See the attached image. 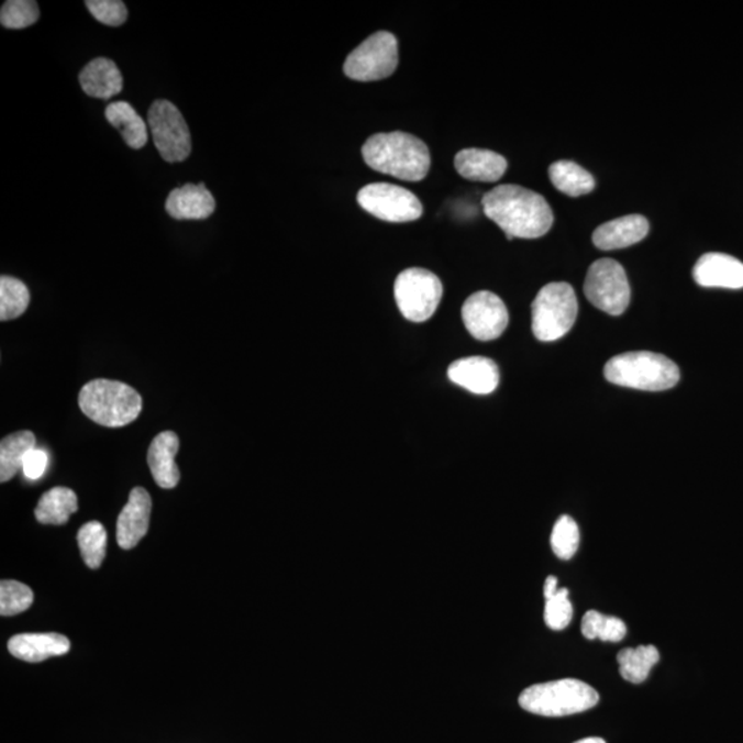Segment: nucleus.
<instances>
[{"label":"nucleus","mask_w":743,"mask_h":743,"mask_svg":"<svg viewBox=\"0 0 743 743\" xmlns=\"http://www.w3.org/2000/svg\"><path fill=\"white\" fill-rule=\"evenodd\" d=\"M485 215L497 223L508 240L539 239L554 223L548 201L518 185H500L483 199Z\"/></svg>","instance_id":"1"},{"label":"nucleus","mask_w":743,"mask_h":743,"mask_svg":"<svg viewBox=\"0 0 743 743\" xmlns=\"http://www.w3.org/2000/svg\"><path fill=\"white\" fill-rule=\"evenodd\" d=\"M363 157L375 171L408 182H419L428 177L431 166L428 145L403 131L372 135L363 146Z\"/></svg>","instance_id":"2"},{"label":"nucleus","mask_w":743,"mask_h":743,"mask_svg":"<svg viewBox=\"0 0 743 743\" xmlns=\"http://www.w3.org/2000/svg\"><path fill=\"white\" fill-rule=\"evenodd\" d=\"M81 412L103 428H124L138 419L142 397L122 381L97 379L84 386L79 395Z\"/></svg>","instance_id":"3"},{"label":"nucleus","mask_w":743,"mask_h":743,"mask_svg":"<svg viewBox=\"0 0 743 743\" xmlns=\"http://www.w3.org/2000/svg\"><path fill=\"white\" fill-rule=\"evenodd\" d=\"M610 384L643 391H664L677 385L679 366L665 355L633 352L617 355L605 366Z\"/></svg>","instance_id":"4"},{"label":"nucleus","mask_w":743,"mask_h":743,"mask_svg":"<svg viewBox=\"0 0 743 743\" xmlns=\"http://www.w3.org/2000/svg\"><path fill=\"white\" fill-rule=\"evenodd\" d=\"M599 694L594 687L577 679H562L530 686L519 696V705L526 712L562 718L597 707Z\"/></svg>","instance_id":"5"},{"label":"nucleus","mask_w":743,"mask_h":743,"mask_svg":"<svg viewBox=\"0 0 743 743\" xmlns=\"http://www.w3.org/2000/svg\"><path fill=\"white\" fill-rule=\"evenodd\" d=\"M533 333L541 342L564 337L575 325L578 302L575 289L567 282H551L535 297L532 304Z\"/></svg>","instance_id":"6"},{"label":"nucleus","mask_w":743,"mask_h":743,"mask_svg":"<svg viewBox=\"0 0 743 743\" xmlns=\"http://www.w3.org/2000/svg\"><path fill=\"white\" fill-rule=\"evenodd\" d=\"M442 282L433 271L411 267L397 277L395 297L398 309L412 322H424L434 315L441 302Z\"/></svg>","instance_id":"7"},{"label":"nucleus","mask_w":743,"mask_h":743,"mask_svg":"<svg viewBox=\"0 0 743 743\" xmlns=\"http://www.w3.org/2000/svg\"><path fill=\"white\" fill-rule=\"evenodd\" d=\"M147 123L163 160L180 163L190 156L192 135L182 113L173 102L166 100L153 102L147 112Z\"/></svg>","instance_id":"8"},{"label":"nucleus","mask_w":743,"mask_h":743,"mask_svg":"<svg viewBox=\"0 0 743 743\" xmlns=\"http://www.w3.org/2000/svg\"><path fill=\"white\" fill-rule=\"evenodd\" d=\"M398 67V42L390 32L372 35L350 54L344 63V74L357 81H376L389 78Z\"/></svg>","instance_id":"9"},{"label":"nucleus","mask_w":743,"mask_h":743,"mask_svg":"<svg viewBox=\"0 0 743 743\" xmlns=\"http://www.w3.org/2000/svg\"><path fill=\"white\" fill-rule=\"evenodd\" d=\"M584 292L595 308L610 315H621L631 302L624 267L613 259H599L589 267Z\"/></svg>","instance_id":"10"},{"label":"nucleus","mask_w":743,"mask_h":743,"mask_svg":"<svg viewBox=\"0 0 743 743\" xmlns=\"http://www.w3.org/2000/svg\"><path fill=\"white\" fill-rule=\"evenodd\" d=\"M357 200L366 212L386 222H412L423 215V204L418 196L397 185H366L359 190Z\"/></svg>","instance_id":"11"},{"label":"nucleus","mask_w":743,"mask_h":743,"mask_svg":"<svg viewBox=\"0 0 743 743\" xmlns=\"http://www.w3.org/2000/svg\"><path fill=\"white\" fill-rule=\"evenodd\" d=\"M464 325L475 339L483 342L495 341L507 330L508 310L496 293L475 292L463 304Z\"/></svg>","instance_id":"12"},{"label":"nucleus","mask_w":743,"mask_h":743,"mask_svg":"<svg viewBox=\"0 0 743 743\" xmlns=\"http://www.w3.org/2000/svg\"><path fill=\"white\" fill-rule=\"evenodd\" d=\"M151 511V495L144 488L131 490L129 502L118 518L120 548L133 550L145 537L149 530Z\"/></svg>","instance_id":"13"},{"label":"nucleus","mask_w":743,"mask_h":743,"mask_svg":"<svg viewBox=\"0 0 743 743\" xmlns=\"http://www.w3.org/2000/svg\"><path fill=\"white\" fill-rule=\"evenodd\" d=\"M453 384L474 395H490L500 384L499 366L485 357H468L456 361L447 369Z\"/></svg>","instance_id":"14"},{"label":"nucleus","mask_w":743,"mask_h":743,"mask_svg":"<svg viewBox=\"0 0 743 743\" xmlns=\"http://www.w3.org/2000/svg\"><path fill=\"white\" fill-rule=\"evenodd\" d=\"M166 210L174 220L201 221L214 214L217 201L204 184H186L168 195Z\"/></svg>","instance_id":"15"},{"label":"nucleus","mask_w":743,"mask_h":743,"mask_svg":"<svg viewBox=\"0 0 743 743\" xmlns=\"http://www.w3.org/2000/svg\"><path fill=\"white\" fill-rule=\"evenodd\" d=\"M692 276L705 288H743L742 262L725 254H705L694 266Z\"/></svg>","instance_id":"16"},{"label":"nucleus","mask_w":743,"mask_h":743,"mask_svg":"<svg viewBox=\"0 0 743 743\" xmlns=\"http://www.w3.org/2000/svg\"><path fill=\"white\" fill-rule=\"evenodd\" d=\"M9 652L25 663H42L52 657L67 654L70 642L59 633H21L9 641Z\"/></svg>","instance_id":"17"},{"label":"nucleus","mask_w":743,"mask_h":743,"mask_svg":"<svg viewBox=\"0 0 743 743\" xmlns=\"http://www.w3.org/2000/svg\"><path fill=\"white\" fill-rule=\"evenodd\" d=\"M648 231L646 218L637 214L625 215L600 225L592 234V242L599 249H621L642 242Z\"/></svg>","instance_id":"18"},{"label":"nucleus","mask_w":743,"mask_h":743,"mask_svg":"<svg viewBox=\"0 0 743 743\" xmlns=\"http://www.w3.org/2000/svg\"><path fill=\"white\" fill-rule=\"evenodd\" d=\"M178 451L179 439L174 431H164L155 436L147 451V464H149L152 477L163 489H174L179 483L180 473L175 463Z\"/></svg>","instance_id":"19"},{"label":"nucleus","mask_w":743,"mask_h":743,"mask_svg":"<svg viewBox=\"0 0 743 743\" xmlns=\"http://www.w3.org/2000/svg\"><path fill=\"white\" fill-rule=\"evenodd\" d=\"M455 167L463 178L475 182H497L506 174V157L494 151L469 147L457 153Z\"/></svg>","instance_id":"20"},{"label":"nucleus","mask_w":743,"mask_h":743,"mask_svg":"<svg viewBox=\"0 0 743 743\" xmlns=\"http://www.w3.org/2000/svg\"><path fill=\"white\" fill-rule=\"evenodd\" d=\"M87 96L109 100L123 90V76L118 65L109 58H96L86 65L79 76Z\"/></svg>","instance_id":"21"},{"label":"nucleus","mask_w":743,"mask_h":743,"mask_svg":"<svg viewBox=\"0 0 743 743\" xmlns=\"http://www.w3.org/2000/svg\"><path fill=\"white\" fill-rule=\"evenodd\" d=\"M106 118L114 129L120 131L125 144L131 149H141L147 142V125L138 112L129 102L118 101L109 103Z\"/></svg>","instance_id":"22"},{"label":"nucleus","mask_w":743,"mask_h":743,"mask_svg":"<svg viewBox=\"0 0 743 743\" xmlns=\"http://www.w3.org/2000/svg\"><path fill=\"white\" fill-rule=\"evenodd\" d=\"M36 447V436L32 431L4 436L0 442V483L7 484L23 469L26 455Z\"/></svg>","instance_id":"23"},{"label":"nucleus","mask_w":743,"mask_h":743,"mask_svg":"<svg viewBox=\"0 0 743 743\" xmlns=\"http://www.w3.org/2000/svg\"><path fill=\"white\" fill-rule=\"evenodd\" d=\"M78 511V496L73 489L53 488L41 497L35 510L37 522L43 524H65L70 515Z\"/></svg>","instance_id":"24"},{"label":"nucleus","mask_w":743,"mask_h":743,"mask_svg":"<svg viewBox=\"0 0 743 743\" xmlns=\"http://www.w3.org/2000/svg\"><path fill=\"white\" fill-rule=\"evenodd\" d=\"M548 175L552 185L559 192L572 196V198L591 193L595 189L592 175L575 162H556L550 167Z\"/></svg>","instance_id":"25"},{"label":"nucleus","mask_w":743,"mask_h":743,"mask_svg":"<svg viewBox=\"0 0 743 743\" xmlns=\"http://www.w3.org/2000/svg\"><path fill=\"white\" fill-rule=\"evenodd\" d=\"M622 679L639 685L647 679L650 670L659 663V652L654 646L628 647L617 655Z\"/></svg>","instance_id":"26"},{"label":"nucleus","mask_w":743,"mask_h":743,"mask_svg":"<svg viewBox=\"0 0 743 743\" xmlns=\"http://www.w3.org/2000/svg\"><path fill=\"white\" fill-rule=\"evenodd\" d=\"M30 289L23 281L10 276L0 278V320L19 319L29 309Z\"/></svg>","instance_id":"27"},{"label":"nucleus","mask_w":743,"mask_h":743,"mask_svg":"<svg viewBox=\"0 0 743 743\" xmlns=\"http://www.w3.org/2000/svg\"><path fill=\"white\" fill-rule=\"evenodd\" d=\"M583 635L594 641L621 642L626 635L625 622L617 617L605 616L597 610L587 611L581 622Z\"/></svg>","instance_id":"28"},{"label":"nucleus","mask_w":743,"mask_h":743,"mask_svg":"<svg viewBox=\"0 0 743 743\" xmlns=\"http://www.w3.org/2000/svg\"><path fill=\"white\" fill-rule=\"evenodd\" d=\"M108 534L100 522H89L80 528L78 543L81 557L90 569H98L107 555Z\"/></svg>","instance_id":"29"},{"label":"nucleus","mask_w":743,"mask_h":743,"mask_svg":"<svg viewBox=\"0 0 743 743\" xmlns=\"http://www.w3.org/2000/svg\"><path fill=\"white\" fill-rule=\"evenodd\" d=\"M580 545V530L575 519L564 515L557 519L551 535V546L559 559L569 561Z\"/></svg>","instance_id":"30"},{"label":"nucleus","mask_w":743,"mask_h":743,"mask_svg":"<svg viewBox=\"0 0 743 743\" xmlns=\"http://www.w3.org/2000/svg\"><path fill=\"white\" fill-rule=\"evenodd\" d=\"M40 18L41 10L34 0H8L0 10V23L9 30L29 29Z\"/></svg>","instance_id":"31"},{"label":"nucleus","mask_w":743,"mask_h":743,"mask_svg":"<svg viewBox=\"0 0 743 743\" xmlns=\"http://www.w3.org/2000/svg\"><path fill=\"white\" fill-rule=\"evenodd\" d=\"M34 602V592L29 586L19 581L0 584V614L12 617L24 613Z\"/></svg>","instance_id":"32"},{"label":"nucleus","mask_w":743,"mask_h":743,"mask_svg":"<svg viewBox=\"0 0 743 743\" xmlns=\"http://www.w3.org/2000/svg\"><path fill=\"white\" fill-rule=\"evenodd\" d=\"M573 619V606L569 600V589L562 588L554 598L546 600L544 610L545 624L552 631L565 630Z\"/></svg>","instance_id":"33"},{"label":"nucleus","mask_w":743,"mask_h":743,"mask_svg":"<svg viewBox=\"0 0 743 743\" xmlns=\"http://www.w3.org/2000/svg\"><path fill=\"white\" fill-rule=\"evenodd\" d=\"M92 18L109 26H120L127 21V7L120 0H87Z\"/></svg>","instance_id":"34"},{"label":"nucleus","mask_w":743,"mask_h":743,"mask_svg":"<svg viewBox=\"0 0 743 743\" xmlns=\"http://www.w3.org/2000/svg\"><path fill=\"white\" fill-rule=\"evenodd\" d=\"M48 464V456L45 451L32 450L29 455H26L23 466V472L25 477L31 480H36L43 477L45 474Z\"/></svg>","instance_id":"35"},{"label":"nucleus","mask_w":743,"mask_h":743,"mask_svg":"<svg viewBox=\"0 0 743 743\" xmlns=\"http://www.w3.org/2000/svg\"><path fill=\"white\" fill-rule=\"evenodd\" d=\"M559 591L557 589V578L554 576H550L545 580V586H544V597L546 600L554 598L556 592Z\"/></svg>","instance_id":"36"},{"label":"nucleus","mask_w":743,"mask_h":743,"mask_svg":"<svg viewBox=\"0 0 743 743\" xmlns=\"http://www.w3.org/2000/svg\"><path fill=\"white\" fill-rule=\"evenodd\" d=\"M576 743H606V741L602 740V738L591 736V738H586V740H581V741H578Z\"/></svg>","instance_id":"37"}]
</instances>
